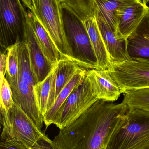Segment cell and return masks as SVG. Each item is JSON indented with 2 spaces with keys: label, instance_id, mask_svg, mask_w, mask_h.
Segmentation results:
<instances>
[{
  "label": "cell",
  "instance_id": "23",
  "mask_svg": "<svg viewBox=\"0 0 149 149\" xmlns=\"http://www.w3.org/2000/svg\"><path fill=\"white\" fill-rule=\"evenodd\" d=\"M19 42L10 46L6 49L8 55L6 77L9 83L16 84L18 81L19 62L18 48Z\"/></svg>",
  "mask_w": 149,
  "mask_h": 149
},
{
  "label": "cell",
  "instance_id": "14",
  "mask_svg": "<svg viewBox=\"0 0 149 149\" xmlns=\"http://www.w3.org/2000/svg\"><path fill=\"white\" fill-rule=\"evenodd\" d=\"M127 40L131 58L149 59V7L141 22Z\"/></svg>",
  "mask_w": 149,
  "mask_h": 149
},
{
  "label": "cell",
  "instance_id": "29",
  "mask_svg": "<svg viewBox=\"0 0 149 149\" xmlns=\"http://www.w3.org/2000/svg\"><path fill=\"white\" fill-rule=\"evenodd\" d=\"M22 3L23 5L25 7L28 9V10H31V0H21Z\"/></svg>",
  "mask_w": 149,
  "mask_h": 149
},
{
  "label": "cell",
  "instance_id": "3",
  "mask_svg": "<svg viewBox=\"0 0 149 149\" xmlns=\"http://www.w3.org/2000/svg\"><path fill=\"white\" fill-rule=\"evenodd\" d=\"M106 149H149V112L129 108L109 138Z\"/></svg>",
  "mask_w": 149,
  "mask_h": 149
},
{
  "label": "cell",
  "instance_id": "11",
  "mask_svg": "<svg viewBox=\"0 0 149 149\" xmlns=\"http://www.w3.org/2000/svg\"><path fill=\"white\" fill-rule=\"evenodd\" d=\"M149 7L147 3L138 0L118 11L115 33L118 39H127L141 22Z\"/></svg>",
  "mask_w": 149,
  "mask_h": 149
},
{
  "label": "cell",
  "instance_id": "16",
  "mask_svg": "<svg viewBox=\"0 0 149 149\" xmlns=\"http://www.w3.org/2000/svg\"><path fill=\"white\" fill-rule=\"evenodd\" d=\"M83 22L98 60L99 69L108 70L112 65V62L99 29L96 16L86 19Z\"/></svg>",
  "mask_w": 149,
  "mask_h": 149
},
{
  "label": "cell",
  "instance_id": "4",
  "mask_svg": "<svg viewBox=\"0 0 149 149\" xmlns=\"http://www.w3.org/2000/svg\"><path fill=\"white\" fill-rule=\"evenodd\" d=\"M1 123L3 126L1 140H12L23 144L28 149L39 141H51L32 119L18 106L7 112L1 109Z\"/></svg>",
  "mask_w": 149,
  "mask_h": 149
},
{
  "label": "cell",
  "instance_id": "28",
  "mask_svg": "<svg viewBox=\"0 0 149 149\" xmlns=\"http://www.w3.org/2000/svg\"><path fill=\"white\" fill-rule=\"evenodd\" d=\"M52 140L51 141L42 140L30 149H57L52 144Z\"/></svg>",
  "mask_w": 149,
  "mask_h": 149
},
{
  "label": "cell",
  "instance_id": "18",
  "mask_svg": "<svg viewBox=\"0 0 149 149\" xmlns=\"http://www.w3.org/2000/svg\"><path fill=\"white\" fill-rule=\"evenodd\" d=\"M28 12L43 53L52 64L56 65L59 60L64 59L63 57L38 18L31 10H28Z\"/></svg>",
  "mask_w": 149,
  "mask_h": 149
},
{
  "label": "cell",
  "instance_id": "26",
  "mask_svg": "<svg viewBox=\"0 0 149 149\" xmlns=\"http://www.w3.org/2000/svg\"><path fill=\"white\" fill-rule=\"evenodd\" d=\"M0 149H28L23 144L12 140H1Z\"/></svg>",
  "mask_w": 149,
  "mask_h": 149
},
{
  "label": "cell",
  "instance_id": "7",
  "mask_svg": "<svg viewBox=\"0 0 149 149\" xmlns=\"http://www.w3.org/2000/svg\"><path fill=\"white\" fill-rule=\"evenodd\" d=\"M108 70L124 93L149 88V59L132 58L112 63Z\"/></svg>",
  "mask_w": 149,
  "mask_h": 149
},
{
  "label": "cell",
  "instance_id": "19",
  "mask_svg": "<svg viewBox=\"0 0 149 149\" xmlns=\"http://www.w3.org/2000/svg\"><path fill=\"white\" fill-rule=\"evenodd\" d=\"M87 70L83 69L75 74L59 93L51 107L43 116L44 123L46 128L50 125L54 124L59 110L74 88L82 82L86 74Z\"/></svg>",
  "mask_w": 149,
  "mask_h": 149
},
{
  "label": "cell",
  "instance_id": "8",
  "mask_svg": "<svg viewBox=\"0 0 149 149\" xmlns=\"http://www.w3.org/2000/svg\"><path fill=\"white\" fill-rule=\"evenodd\" d=\"M98 100L86 74L82 82L74 88L59 110L54 125L59 130L65 127L78 119Z\"/></svg>",
  "mask_w": 149,
  "mask_h": 149
},
{
  "label": "cell",
  "instance_id": "20",
  "mask_svg": "<svg viewBox=\"0 0 149 149\" xmlns=\"http://www.w3.org/2000/svg\"><path fill=\"white\" fill-rule=\"evenodd\" d=\"M56 72V65L53 70L46 78L34 87V94L38 107L43 117L47 112L48 100Z\"/></svg>",
  "mask_w": 149,
  "mask_h": 149
},
{
  "label": "cell",
  "instance_id": "10",
  "mask_svg": "<svg viewBox=\"0 0 149 149\" xmlns=\"http://www.w3.org/2000/svg\"><path fill=\"white\" fill-rule=\"evenodd\" d=\"M86 76L91 83L93 93L98 100L115 101L124 93L108 70H88Z\"/></svg>",
  "mask_w": 149,
  "mask_h": 149
},
{
  "label": "cell",
  "instance_id": "12",
  "mask_svg": "<svg viewBox=\"0 0 149 149\" xmlns=\"http://www.w3.org/2000/svg\"><path fill=\"white\" fill-rule=\"evenodd\" d=\"M15 104L24 111L42 130L43 117L40 114L35 98L34 87L18 78L16 84H10Z\"/></svg>",
  "mask_w": 149,
  "mask_h": 149
},
{
  "label": "cell",
  "instance_id": "24",
  "mask_svg": "<svg viewBox=\"0 0 149 149\" xmlns=\"http://www.w3.org/2000/svg\"><path fill=\"white\" fill-rule=\"evenodd\" d=\"M71 8L83 21L95 16L94 0H59Z\"/></svg>",
  "mask_w": 149,
  "mask_h": 149
},
{
  "label": "cell",
  "instance_id": "15",
  "mask_svg": "<svg viewBox=\"0 0 149 149\" xmlns=\"http://www.w3.org/2000/svg\"><path fill=\"white\" fill-rule=\"evenodd\" d=\"M97 24L112 63L130 60L127 39H119L115 33L102 20L97 18Z\"/></svg>",
  "mask_w": 149,
  "mask_h": 149
},
{
  "label": "cell",
  "instance_id": "1",
  "mask_svg": "<svg viewBox=\"0 0 149 149\" xmlns=\"http://www.w3.org/2000/svg\"><path fill=\"white\" fill-rule=\"evenodd\" d=\"M129 107L99 100L78 119L60 130L52 144L57 149H101L123 121Z\"/></svg>",
  "mask_w": 149,
  "mask_h": 149
},
{
  "label": "cell",
  "instance_id": "5",
  "mask_svg": "<svg viewBox=\"0 0 149 149\" xmlns=\"http://www.w3.org/2000/svg\"><path fill=\"white\" fill-rule=\"evenodd\" d=\"M31 12L46 30L63 58L73 61L63 27L60 1L31 0Z\"/></svg>",
  "mask_w": 149,
  "mask_h": 149
},
{
  "label": "cell",
  "instance_id": "21",
  "mask_svg": "<svg viewBox=\"0 0 149 149\" xmlns=\"http://www.w3.org/2000/svg\"><path fill=\"white\" fill-rule=\"evenodd\" d=\"M19 70L18 78L34 87L38 83L31 69L27 45L24 41L19 42L18 48Z\"/></svg>",
  "mask_w": 149,
  "mask_h": 149
},
{
  "label": "cell",
  "instance_id": "9",
  "mask_svg": "<svg viewBox=\"0 0 149 149\" xmlns=\"http://www.w3.org/2000/svg\"><path fill=\"white\" fill-rule=\"evenodd\" d=\"M24 41L27 45L32 71L38 83L42 82L51 72L55 65L47 59L43 53L29 14Z\"/></svg>",
  "mask_w": 149,
  "mask_h": 149
},
{
  "label": "cell",
  "instance_id": "31",
  "mask_svg": "<svg viewBox=\"0 0 149 149\" xmlns=\"http://www.w3.org/2000/svg\"><path fill=\"white\" fill-rule=\"evenodd\" d=\"M101 149H106V146H104Z\"/></svg>",
  "mask_w": 149,
  "mask_h": 149
},
{
  "label": "cell",
  "instance_id": "17",
  "mask_svg": "<svg viewBox=\"0 0 149 149\" xmlns=\"http://www.w3.org/2000/svg\"><path fill=\"white\" fill-rule=\"evenodd\" d=\"M137 1L138 0H94L95 16L107 24L115 34L117 28V12Z\"/></svg>",
  "mask_w": 149,
  "mask_h": 149
},
{
  "label": "cell",
  "instance_id": "13",
  "mask_svg": "<svg viewBox=\"0 0 149 149\" xmlns=\"http://www.w3.org/2000/svg\"><path fill=\"white\" fill-rule=\"evenodd\" d=\"M56 67L57 72L53 79L48 100L47 112L51 107L62 89L75 74L85 69L74 61L64 58L59 60L56 64Z\"/></svg>",
  "mask_w": 149,
  "mask_h": 149
},
{
  "label": "cell",
  "instance_id": "2",
  "mask_svg": "<svg viewBox=\"0 0 149 149\" xmlns=\"http://www.w3.org/2000/svg\"><path fill=\"white\" fill-rule=\"evenodd\" d=\"M62 22L73 61L86 70L99 69L98 60L84 22L67 4L61 3Z\"/></svg>",
  "mask_w": 149,
  "mask_h": 149
},
{
  "label": "cell",
  "instance_id": "27",
  "mask_svg": "<svg viewBox=\"0 0 149 149\" xmlns=\"http://www.w3.org/2000/svg\"><path fill=\"white\" fill-rule=\"evenodd\" d=\"M7 63H8V55L6 51L1 52L0 59V79L5 78L7 73Z\"/></svg>",
  "mask_w": 149,
  "mask_h": 149
},
{
  "label": "cell",
  "instance_id": "22",
  "mask_svg": "<svg viewBox=\"0 0 149 149\" xmlns=\"http://www.w3.org/2000/svg\"><path fill=\"white\" fill-rule=\"evenodd\" d=\"M123 102L129 108L140 109L149 112V88L124 93Z\"/></svg>",
  "mask_w": 149,
  "mask_h": 149
},
{
  "label": "cell",
  "instance_id": "25",
  "mask_svg": "<svg viewBox=\"0 0 149 149\" xmlns=\"http://www.w3.org/2000/svg\"><path fill=\"white\" fill-rule=\"evenodd\" d=\"M1 82V109L8 112L14 105L12 90L6 77L0 80Z\"/></svg>",
  "mask_w": 149,
  "mask_h": 149
},
{
  "label": "cell",
  "instance_id": "6",
  "mask_svg": "<svg viewBox=\"0 0 149 149\" xmlns=\"http://www.w3.org/2000/svg\"><path fill=\"white\" fill-rule=\"evenodd\" d=\"M21 0H0V45L6 50L24 39L28 12Z\"/></svg>",
  "mask_w": 149,
  "mask_h": 149
},
{
  "label": "cell",
  "instance_id": "30",
  "mask_svg": "<svg viewBox=\"0 0 149 149\" xmlns=\"http://www.w3.org/2000/svg\"><path fill=\"white\" fill-rule=\"evenodd\" d=\"M142 1L147 4L149 2V0H142Z\"/></svg>",
  "mask_w": 149,
  "mask_h": 149
}]
</instances>
